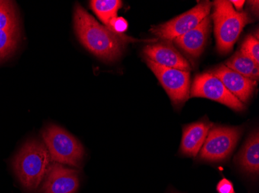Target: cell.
Returning a JSON list of instances; mask_svg holds the SVG:
<instances>
[{"mask_svg": "<svg viewBox=\"0 0 259 193\" xmlns=\"http://www.w3.org/2000/svg\"><path fill=\"white\" fill-rule=\"evenodd\" d=\"M74 26L81 44L97 57L113 62L121 56L126 37L101 25L79 4L74 10Z\"/></svg>", "mask_w": 259, "mask_h": 193, "instance_id": "1", "label": "cell"}, {"mask_svg": "<svg viewBox=\"0 0 259 193\" xmlns=\"http://www.w3.org/2000/svg\"><path fill=\"white\" fill-rule=\"evenodd\" d=\"M51 157L46 146L37 140L24 144L13 162L20 184L28 191H34L46 175Z\"/></svg>", "mask_w": 259, "mask_h": 193, "instance_id": "2", "label": "cell"}, {"mask_svg": "<svg viewBox=\"0 0 259 193\" xmlns=\"http://www.w3.org/2000/svg\"><path fill=\"white\" fill-rule=\"evenodd\" d=\"M211 19L214 23L217 49L222 54L231 52L244 27L252 22L246 12L236 11L227 0L214 1Z\"/></svg>", "mask_w": 259, "mask_h": 193, "instance_id": "3", "label": "cell"}, {"mask_svg": "<svg viewBox=\"0 0 259 193\" xmlns=\"http://www.w3.org/2000/svg\"><path fill=\"white\" fill-rule=\"evenodd\" d=\"M42 139L53 162L80 166L85 153L83 146L69 132L57 125H49L42 132Z\"/></svg>", "mask_w": 259, "mask_h": 193, "instance_id": "4", "label": "cell"}, {"mask_svg": "<svg viewBox=\"0 0 259 193\" xmlns=\"http://www.w3.org/2000/svg\"><path fill=\"white\" fill-rule=\"evenodd\" d=\"M243 133L241 127L215 126L209 131L199 153V158L207 162H221L228 159Z\"/></svg>", "mask_w": 259, "mask_h": 193, "instance_id": "5", "label": "cell"}, {"mask_svg": "<svg viewBox=\"0 0 259 193\" xmlns=\"http://www.w3.org/2000/svg\"><path fill=\"white\" fill-rule=\"evenodd\" d=\"M212 4L209 1L199 2L196 7L176 18L153 27L151 32L164 41L174 40L197 27L210 14Z\"/></svg>", "mask_w": 259, "mask_h": 193, "instance_id": "6", "label": "cell"}, {"mask_svg": "<svg viewBox=\"0 0 259 193\" xmlns=\"http://www.w3.org/2000/svg\"><path fill=\"white\" fill-rule=\"evenodd\" d=\"M146 63L158 78L176 107L183 104L190 97V73L189 71L164 68L146 58Z\"/></svg>", "mask_w": 259, "mask_h": 193, "instance_id": "7", "label": "cell"}, {"mask_svg": "<svg viewBox=\"0 0 259 193\" xmlns=\"http://www.w3.org/2000/svg\"><path fill=\"white\" fill-rule=\"evenodd\" d=\"M190 96L213 100L236 111L245 109L244 104L225 88L220 79L209 72L197 75L194 78Z\"/></svg>", "mask_w": 259, "mask_h": 193, "instance_id": "8", "label": "cell"}, {"mask_svg": "<svg viewBox=\"0 0 259 193\" xmlns=\"http://www.w3.org/2000/svg\"><path fill=\"white\" fill-rule=\"evenodd\" d=\"M78 186V172L55 162L49 165L41 191L43 193H75Z\"/></svg>", "mask_w": 259, "mask_h": 193, "instance_id": "9", "label": "cell"}, {"mask_svg": "<svg viewBox=\"0 0 259 193\" xmlns=\"http://www.w3.org/2000/svg\"><path fill=\"white\" fill-rule=\"evenodd\" d=\"M209 73L220 79L225 88L242 102L249 101L257 84L256 81L246 78L225 65L213 68Z\"/></svg>", "mask_w": 259, "mask_h": 193, "instance_id": "10", "label": "cell"}, {"mask_svg": "<svg viewBox=\"0 0 259 193\" xmlns=\"http://www.w3.org/2000/svg\"><path fill=\"white\" fill-rule=\"evenodd\" d=\"M143 53L146 58L160 66L189 72L191 71L187 59L168 41L147 45Z\"/></svg>", "mask_w": 259, "mask_h": 193, "instance_id": "11", "label": "cell"}, {"mask_svg": "<svg viewBox=\"0 0 259 193\" xmlns=\"http://www.w3.org/2000/svg\"><path fill=\"white\" fill-rule=\"evenodd\" d=\"M211 16L208 15L197 27L175 39V44L183 51L193 56L199 57L203 53L207 42L211 28Z\"/></svg>", "mask_w": 259, "mask_h": 193, "instance_id": "12", "label": "cell"}, {"mask_svg": "<svg viewBox=\"0 0 259 193\" xmlns=\"http://www.w3.org/2000/svg\"><path fill=\"white\" fill-rule=\"evenodd\" d=\"M213 123L202 120L183 127L180 151L183 155L196 157L201 150Z\"/></svg>", "mask_w": 259, "mask_h": 193, "instance_id": "13", "label": "cell"}, {"mask_svg": "<svg viewBox=\"0 0 259 193\" xmlns=\"http://www.w3.org/2000/svg\"><path fill=\"white\" fill-rule=\"evenodd\" d=\"M238 165L248 173L257 175L259 172V134L256 130L250 135L237 157Z\"/></svg>", "mask_w": 259, "mask_h": 193, "instance_id": "14", "label": "cell"}, {"mask_svg": "<svg viewBox=\"0 0 259 193\" xmlns=\"http://www.w3.org/2000/svg\"><path fill=\"white\" fill-rule=\"evenodd\" d=\"M225 66L246 78L257 81L259 77V68L252 59L238 51L234 53L225 63Z\"/></svg>", "mask_w": 259, "mask_h": 193, "instance_id": "15", "label": "cell"}, {"mask_svg": "<svg viewBox=\"0 0 259 193\" xmlns=\"http://www.w3.org/2000/svg\"><path fill=\"white\" fill-rule=\"evenodd\" d=\"M90 7L98 18L103 22L105 27L116 17L119 10L122 7L120 0H93L90 1Z\"/></svg>", "mask_w": 259, "mask_h": 193, "instance_id": "16", "label": "cell"}, {"mask_svg": "<svg viewBox=\"0 0 259 193\" xmlns=\"http://www.w3.org/2000/svg\"><path fill=\"white\" fill-rule=\"evenodd\" d=\"M0 30L19 31V20L14 2L0 0Z\"/></svg>", "mask_w": 259, "mask_h": 193, "instance_id": "17", "label": "cell"}, {"mask_svg": "<svg viewBox=\"0 0 259 193\" xmlns=\"http://www.w3.org/2000/svg\"><path fill=\"white\" fill-rule=\"evenodd\" d=\"M19 31L0 30V60L11 54L18 44Z\"/></svg>", "mask_w": 259, "mask_h": 193, "instance_id": "18", "label": "cell"}, {"mask_svg": "<svg viewBox=\"0 0 259 193\" xmlns=\"http://www.w3.org/2000/svg\"><path fill=\"white\" fill-rule=\"evenodd\" d=\"M241 53L252 59L254 63L259 65V42L258 37L254 35H249L244 39L241 45Z\"/></svg>", "mask_w": 259, "mask_h": 193, "instance_id": "19", "label": "cell"}, {"mask_svg": "<svg viewBox=\"0 0 259 193\" xmlns=\"http://www.w3.org/2000/svg\"><path fill=\"white\" fill-rule=\"evenodd\" d=\"M113 33L123 35L128 28V23L123 17H115L109 23L108 27Z\"/></svg>", "mask_w": 259, "mask_h": 193, "instance_id": "20", "label": "cell"}, {"mask_svg": "<svg viewBox=\"0 0 259 193\" xmlns=\"http://www.w3.org/2000/svg\"><path fill=\"white\" fill-rule=\"evenodd\" d=\"M217 191L218 193H235L232 182L225 178H222L217 185Z\"/></svg>", "mask_w": 259, "mask_h": 193, "instance_id": "21", "label": "cell"}, {"mask_svg": "<svg viewBox=\"0 0 259 193\" xmlns=\"http://www.w3.org/2000/svg\"><path fill=\"white\" fill-rule=\"evenodd\" d=\"M232 5L234 6V8L236 9V11L241 12L242 11L243 6H244L245 1L242 0V1H238V0H235V1H230Z\"/></svg>", "mask_w": 259, "mask_h": 193, "instance_id": "22", "label": "cell"}, {"mask_svg": "<svg viewBox=\"0 0 259 193\" xmlns=\"http://www.w3.org/2000/svg\"><path fill=\"white\" fill-rule=\"evenodd\" d=\"M248 4L251 6L253 11H254V10H256V14H257L258 13V1H249Z\"/></svg>", "mask_w": 259, "mask_h": 193, "instance_id": "23", "label": "cell"}]
</instances>
